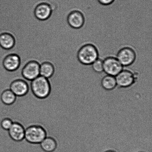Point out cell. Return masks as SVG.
Segmentation results:
<instances>
[{"mask_svg": "<svg viewBox=\"0 0 152 152\" xmlns=\"http://www.w3.org/2000/svg\"><path fill=\"white\" fill-rule=\"evenodd\" d=\"M103 62L104 71L107 75L115 77L123 69L124 66L114 56H108Z\"/></svg>", "mask_w": 152, "mask_h": 152, "instance_id": "5b68a950", "label": "cell"}, {"mask_svg": "<svg viewBox=\"0 0 152 152\" xmlns=\"http://www.w3.org/2000/svg\"><path fill=\"white\" fill-rule=\"evenodd\" d=\"M25 129L21 123L13 122L11 127L8 131L9 136L15 142H21L25 140Z\"/></svg>", "mask_w": 152, "mask_h": 152, "instance_id": "30bf717a", "label": "cell"}, {"mask_svg": "<svg viewBox=\"0 0 152 152\" xmlns=\"http://www.w3.org/2000/svg\"><path fill=\"white\" fill-rule=\"evenodd\" d=\"M92 67L95 72L100 73L104 71L103 62L102 59L98 58L92 64Z\"/></svg>", "mask_w": 152, "mask_h": 152, "instance_id": "ac0fdd59", "label": "cell"}, {"mask_svg": "<svg viewBox=\"0 0 152 152\" xmlns=\"http://www.w3.org/2000/svg\"><path fill=\"white\" fill-rule=\"evenodd\" d=\"M17 96L10 89H6L1 94V99L4 105L10 106L15 102Z\"/></svg>", "mask_w": 152, "mask_h": 152, "instance_id": "e0dca14e", "label": "cell"}, {"mask_svg": "<svg viewBox=\"0 0 152 152\" xmlns=\"http://www.w3.org/2000/svg\"><path fill=\"white\" fill-rule=\"evenodd\" d=\"M20 59L17 55L12 54L6 56L3 61L4 69L9 72H13L18 69Z\"/></svg>", "mask_w": 152, "mask_h": 152, "instance_id": "7c38bea8", "label": "cell"}, {"mask_svg": "<svg viewBox=\"0 0 152 152\" xmlns=\"http://www.w3.org/2000/svg\"><path fill=\"white\" fill-rule=\"evenodd\" d=\"M98 2L101 5L108 6L112 4L115 0H97Z\"/></svg>", "mask_w": 152, "mask_h": 152, "instance_id": "ffe728a7", "label": "cell"}, {"mask_svg": "<svg viewBox=\"0 0 152 152\" xmlns=\"http://www.w3.org/2000/svg\"><path fill=\"white\" fill-rule=\"evenodd\" d=\"M99 52L96 46L89 43L83 45L78 49L76 57L82 64L89 65L99 58Z\"/></svg>", "mask_w": 152, "mask_h": 152, "instance_id": "7a4b0ae2", "label": "cell"}, {"mask_svg": "<svg viewBox=\"0 0 152 152\" xmlns=\"http://www.w3.org/2000/svg\"><path fill=\"white\" fill-rule=\"evenodd\" d=\"M53 10H54L50 4L47 2H43L37 6L34 13L35 17L39 20H44L50 17Z\"/></svg>", "mask_w": 152, "mask_h": 152, "instance_id": "8fae6325", "label": "cell"}, {"mask_svg": "<svg viewBox=\"0 0 152 152\" xmlns=\"http://www.w3.org/2000/svg\"><path fill=\"white\" fill-rule=\"evenodd\" d=\"M105 152H116L114 151H113V150H108V151H107Z\"/></svg>", "mask_w": 152, "mask_h": 152, "instance_id": "44dd1931", "label": "cell"}, {"mask_svg": "<svg viewBox=\"0 0 152 152\" xmlns=\"http://www.w3.org/2000/svg\"><path fill=\"white\" fill-rule=\"evenodd\" d=\"M39 69L40 65L38 62H29L22 69V77L26 81L31 82L40 76Z\"/></svg>", "mask_w": 152, "mask_h": 152, "instance_id": "ba28073f", "label": "cell"}, {"mask_svg": "<svg viewBox=\"0 0 152 152\" xmlns=\"http://www.w3.org/2000/svg\"><path fill=\"white\" fill-rule=\"evenodd\" d=\"M15 40L12 36L8 33L0 35V46L5 50H10L14 47Z\"/></svg>", "mask_w": 152, "mask_h": 152, "instance_id": "5bb4252c", "label": "cell"}, {"mask_svg": "<svg viewBox=\"0 0 152 152\" xmlns=\"http://www.w3.org/2000/svg\"><path fill=\"white\" fill-rule=\"evenodd\" d=\"M13 122L11 118L6 117L3 119L1 123V127L3 129L8 131L12 125Z\"/></svg>", "mask_w": 152, "mask_h": 152, "instance_id": "d6986e66", "label": "cell"}, {"mask_svg": "<svg viewBox=\"0 0 152 152\" xmlns=\"http://www.w3.org/2000/svg\"><path fill=\"white\" fill-rule=\"evenodd\" d=\"M68 25L72 29L78 30L83 27L85 22V18L82 12L78 9L72 10L67 17Z\"/></svg>", "mask_w": 152, "mask_h": 152, "instance_id": "9c48e42d", "label": "cell"}, {"mask_svg": "<svg viewBox=\"0 0 152 152\" xmlns=\"http://www.w3.org/2000/svg\"><path fill=\"white\" fill-rule=\"evenodd\" d=\"M63 11H64V10H63ZM67 12L68 13V15H69V13H68V12ZM73 41H74V39H73ZM72 44H73V43H72ZM72 47H71V48H72ZM70 51H69V53H70Z\"/></svg>", "mask_w": 152, "mask_h": 152, "instance_id": "7402d4cb", "label": "cell"}, {"mask_svg": "<svg viewBox=\"0 0 152 152\" xmlns=\"http://www.w3.org/2000/svg\"><path fill=\"white\" fill-rule=\"evenodd\" d=\"M101 85L104 89L107 91L113 90L117 86L115 77L108 75L102 77Z\"/></svg>", "mask_w": 152, "mask_h": 152, "instance_id": "2e32d148", "label": "cell"}, {"mask_svg": "<svg viewBox=\"0 0 152 152\" xmlns=\"http://www.w3.org/2000/svg\"><path fill=\"white\" fill-rule=\"evenodd\" d=\"M116 57L123 66H129L136 60V53L133 48L124 46L118 50Z\"/></svg>", "mask_w": 152, "mask_h": 152, "instance_id": "277c9868", "label": "cell"}, {"mask_svg": "<svg viewBox=\"0 0 152 152\" xmlns=\"http://www.w3.org/2000/svg\"><path fill=\"white\" fill-rule=\"evenodd\" d=\"M28 82L23 79H15L10 82V89L17 97L25 96L29 92Z\"/></svg>", "mask_w": 152, "mask_h": 152, "instance_id": "8992f818", "label": "cell"}, {"mask_svg": "<svg viewBox=\"0 0 152 152\" xmlns=\"http://www.w3.org/2000/svg\"><path fill=\"white\" fill-rule=\"evenodd\" d=\"M41 1H45V0H41Z\"/></svg>", "mask_w": 152, "mask_h": 152, "instance_id": "603a6c76", "label": "cell"}, {"mask_svg": "<svg viewBox=\"0 0 152 152\" xmlns=\"http://www.w3.org/2000/svg\"><path fill=\"white\" fill-rule=\"evenodd\" d=\"M47 136L46 128L39 124H32L25 128V140L29 143L40 144Z\"/></svg>", "mask_w": 152, "mask_h": 152, "instance_id": "3957f363", "label": "cell"}, {"mask_svg": "<svg viewBox=\"0 0 152 152\" xmlns=\"http://www.w3.org/2000/svg\"></svg>", "mask_w": 152, "mask_h": 152, "instance_id": "cb8c5ba5", "label": "cell"}, {"mask_svg": "<svg viewBox=\"0 0 152 152\" xmlns=\"http://www.w3.org/2000/svg\"><path fill=\"white\" fill-rule=\"evenodd\" d=\"M42 149L45 152H53L57 148V141L53 137L47 136L40 144Z\"/></svg>", "mask_w": 152, "mask_h": 152, "instance_id": "4fadbf2b", "label": "cell"}, {"mask_svg": "<svg viewBox=\"0 0 152 152\" xmlns=\"http://www.w3.org/2000/svg\"><path fill=\"white\" fill-rule=\"evenodd\" d=\"M40 76L50 80L54 75V67L51 64L45 62L40 65Z\"/></svg>", "mask_w": 152, "mask_h": 152, "instance_id": "9a60e30c", "label": "cell"}, {"mask_svg": "<svg viewBox=\"0 0 152 152\" xmlns=\"http://www.w3.org/2000/svg\"><path fill=\"white\" fill-rule=\"evenodd\" d=\"M30 83L31 91L36 97L44 99L50 96L51 92V85L49 79L39 76Z\"/></svg>", "mask_w": 152, "mask_h": 152, "instance_id": "6da1fadb", "label": "cell"}, {"mask_svg": "<svg viewBox=\"0 0 152 152\" xmlns=\"http://www.w3.org/2000/svg\"><path fill=\"white\" fill-rule=\"evenodd\" d=\"M115 77L117 86L121 88H127L132 86L136 78L135 74L132 71L124 69Z\"/></svg>", "mask_w": 152, "mask_h": 152, "instance_id": "52a82bcc", "label": "cell"}]
</instances>
